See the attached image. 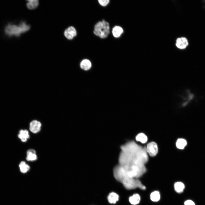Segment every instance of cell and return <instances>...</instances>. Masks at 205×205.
Here are the masks:
<instances>
[{
    "label": "cell",
    "mask_w": 205,
    "mask_h": 205,
    "mask_svg": "<svg viewBox=\"0 0 205 205\" xmlns=\"http://www.w3.org/2000/svg\"><path fill=\"white\" fill-rule=\"evenodd\" d=\"M148 160L146 147L140 145L134 141L127 142L120 147L118 165L126 173L145 167Z\"/></svg>",
    "instance_id": "6da1fadb"
},
{
    "label": "cell",
    "mask_w": 205,
    "mask_h": 205,
    "mask_svg": "<svg viewBox=\"0 0 205 205\" xmlns=\"http://www.w3.org/2000/svg\"><path fill=\"white\" fill-rule=\"evenodd\" d=\"M30 26L23 22L19 25L9 24L5 28V34L9 36H19L22 33L28 31L30 29Z\"/></svg>",
    "instance_id": "7a4b0ae2"
},
{
    "label": "cell",
    "mask_w": 205,
    "mask_h": 205,
    "mask_svg": "<svg viewBox=\"0 0 205 205\" xmlns=\"http://www.w3.org/2000/svg\"><path fill=\"white\" fill-rule=\"evenodd\" d=\"M110 32L109 23L104 20L97 23L94 27L93 33L102 39L107 38Z\"/></svg>",
    "instance_id": "3957f363"
},
{
    "label": "cell",
    "mask_w": 205,
    "mask_h": 205,
    "mask_svg": "<svg viewBox=\"0 0 205 205\" xmlns=\"http://www.w3.org/2000/svg\"><path fill=\"white\" fill-rule=\"evenodd\" d=\"M147 153L151 156H154L156 155L158 152V147L157 144L154 142L149 143L146 147Z\"/></svg>",
    "instance_id": "277c9868"
},
{
    "label": "cell",
    "mask_w": 205,
    "mask_h": 205,
    "mask_svg": "<svg viewBox=\"0 0 205 205\" xmlns=\"http://www.w3.org/2000/svg\"><path fill=\"white\" fill-rule=\"evenodd\" d=\"M41 126V124L40 122L36 120H34L30 123L29 129L32 132L35 134L40 131Z\"/></svg>",
    "instance_id": "5b68a950"
},
{
    "label": "cell",
    "mask_w": 205,
    "mask_h": 205,
    "mask_svg": "<svg viewBox=\"0 0 205 205\" xmlns=\"http://www.w3.org/2000/svg\"><path fill=\"white\" fill-rule=\"evenodd\" d=\"M64 35L68 39L71 40L77 35L75 29L73 26H71L66 29L64 31Z\"/></svg>",
    "instance_id": "8992f818"
},
{
    "label": "cell",
    "mask_w": 205,
    "mask_h": 205,
    "mask_svg": "<svg viewBox=\"0 0 205 205\" xmlns=\"http://www.w3.org/2000/svg\"><path fill=\"white\" fill-rule=\"evenodd\" d=\"M188 42L187 39L185 37L178 38L176 40V46L180 49H184L188 45Z\"/></svg>",
    "instance_id": "52a82bcc"
},
{
    "label": "cell",
    "mask_w": 205,
    "mask_h": 205,
    "mask_svg": "<svg viewBox=\"0 0 205 205\" xmlns=\"http://www.w3.org/2000/svg\"><path fill=\"white\" fill-rule=\"evenodd\" d=\"M37 159L36 151L34 149L28 150L26 153V160L28 161H34Z\"/></svg>",
    "instance_id": "ba28073f"
},
{
    "label": "cell",
    "mask_w": 205,
    "mask_h": 205,
    "mask_svg": "<svg viewBox=\"0 0 205 205\" xmlns=\"http://www.w3.org/2000/svg\"><path fill=\"white\" fill-rule=\"evenodd\" d=\"M29 137V133L28 130H21L19 131L18 134V137L22 142H26Z\"/></svg>",
    "instance_id": "9c48e42d"
},
{
    "label": "cell",
    "mask_w": 205,
    "mask_h": 205,
    "mask_svg": "<svg viewBox=\"0 0 205 205\" xmlns=\"http://www.w3.org/2000/svg\"><path fill=\"white\" fill-rule=\"evenodd\" d=\"M123 32V28L119 26H115L112 29V34L113 36L116 38L120 37Z\"/></svg>",
    "instance_id": "30bf717a"
},
{
    "label": "cell",
    "mask_w": 205,
    "mask_h": 205,
    "mask_svg": "<svg viewBox=\"0 0 205 205\" xmlns=\"http://www.w3.org/2000/svg\"><path fill=\"white\" fill-rule=\"evenodd\" d=\"M119 195L114 192H111L108 195L107 198L108 202L111 204H114L118 200Z\"/></svg>",
    "instance_id": "8fae6325"
},
{
    "label": "cell",
    "mask_w": 205,
    "mask_h": 205,
    "mask_svg": "<svg viewBox=\"0 0 205 205\" xmlns=\"http://www.w3.org/2000/svg\"><path fill=\"white\" fill-rule=\"evenodd\" d=\"M129 200L131 204L136 205L139 203L140 200V197L139 194H135L130 197Z\"/></svg>",
    "instance_id": "7c38bea8"
},
{
    "label": "cell",
    "mask_w": 205,
    "mask_h": 205,
    "mask_svg": "<svg viewBox=\"0 0 205 205\" xmlns=\"http://www.w3.org/2000/svg\"><path fill=\"white\" fill-rule=\"evenodd\" d=\"M80 65L82 69L86 70L90 68L91 66V64L89 60L84 59L81 61Z\"/></svg>",
    "instance_id": "4fadbf2b"
},
{
    "label": "cell",
    "mask_w": 205,
    "mask_h": 205,
    "mask_svg": "<svg viewBox=\"0 0 205 205\" xmlns=\"http://www.w3.org/2000/svg\"><path fill=\"white\" fill-rule=\"evenodd\" d=\"M174 187L175 191L178 193L182 192L184 190L185 186L182 182H177L175 183Z\"/></svg>",
    "instance_id": "5bb4252c"
},
{
    "label": "cell",
    "mask_w": 205,
    "mask_h": 205,
    "mask_svg": "<svg viewBox=\"0 0 205 205\" xmlns=\"http://www.w3.org/2000/svg\"><path fill=\"white\" fill-rule=\"evenodd\" d=\"M19 167L20 171L23 173H26L29 170L30 168L29 166L25 161H23L20 162L19 165Z\"/></svg>",
    "instance_id": "9a60e30c"
},
{
    "label": "cell",
    "mask_w": 205,
    "mask_h": 205,
    "mask_svg": "<svg viewBox=\"0 0 205 205\" xmlns=\"http://www.w3.org/2000/svg\"><path fill=\"white\" fill-rule=\"evenodd\" d=\"M26 4L28 8L30 9H34L38 6L39 2L38 0H29L27 1Z\"/></svg>",
    "instance_id": "2e32d148"
},
{
    "label": "cell",
    "mask_w": 205,
    "mask_h": 205,
    "mask_svg": "<svg viewBox=\"0 0 205 205\" xmlns=\"http://www.w3.org/2000/svg\"><path fill=\"white\" fill-rule=\"evenodd\" d=\"M186 145V141L185 139L183 138L178 139L176 143L177 147L180 149H183Z\"/></svg>",
    "instance_id": "e0dca14e"
},
{
    "label": "cell",
    "mask_w": 205,
    "mask_h": 205,
    "mask_svg": "<svg viewBox=\"0 0 205 205\" xmlns=\"http://www.w3.org/2000/svg\"><path fill=\"white\" fill-rule=\"evenodd\" d=\"M136 139L137 141L144 144L147 142V138L146 135L144 134L140 133L138 134L136 136Z\"/></svg>",
    "instance_id": "ac0fdd59"
},
{
    "label": "cell",
    "mask_w": 205,
    "mask_h": 205,
    "mask_svg": "<svg viewBox=\"0 0 205 205\" xmlns=\"http://www.w3.org/2000/svg\"><path fill=\"white\" fill-rule=\"evenodd\" d=\"M150 199L152 201L157 202L159 201L160 198L159 192L157 191H154L152 192L150 196Z\"/></svg>",
    "instance_id": "d6986e66"
},
{
    "label": "cell",
    "mask_w": 205,
    "mask_h": 205,
    "mask_svg": "<svg viewBox=\"0 0 205 205\" xmlns=\"http://www.w3.org/2000/svg\"><path fill=\"white\" fill-rule=\"evenodd\" d=\"M98 1L100 4L103 7L107 5L110 2L109 0H99Z\"/></svg>",
    "instance_id": "ffe728a7"
},
{
    "label": "cell",
    "mask_w": 205,
    "mask_h": 205,
    "mask_svg": "<svg viewBox=\"0 0 205 205\" xmlns=\"http://www.w3.org/2000/svg\"><path fill=\"white\" fill-rule=\"evenodd\" d=\"M184 205H195L194 202L191 200L186 201L184 203Z\"/></svg>",
    "instance_id": "44dd1931"
}]
</instances>
